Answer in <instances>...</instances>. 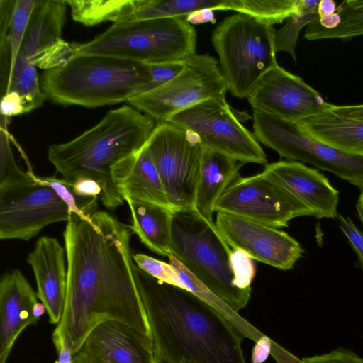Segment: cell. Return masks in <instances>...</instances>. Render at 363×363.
Here are the masks:
<instances>
[{
    "label": "cell",
    "mask_w": 363,
    "mask_h": 363,
    "mask_svg": "<svg viewBox=\"0 0 363 363\" xmlns=\"http://www.w3.org/2000/svg\"><path fill=\"white\" fill-rule=\"evenodd\" d=\"M133 233L104 211L89 218L71 213L63 233L67 290L63 313L52 333L74 355L101 323L117 320L150 337V330L134 277Z\"/></svg>",
    "instance_id": "6da1fadb"
},
{
    "label": "cell",
    "mask_w": 363,
    "mask_h": 363,
    "mask_svg": "<svg viewBox=\"0 0 363 363\" xmlns=\"http://www.w3.org/2000/svg\"><path fill=\"white\" fill-rule=\"evenodd\" d=\"M133 270L158 359L164 363H247L243 335L220 313L135 263Z\"/></svg>",
    "instance_id": "7a4b0ae2"
},
{
    "label": "cell",
    "mask_w": 363,
    "mask_h": 363,
    "mask_svg": "<svg viewBox=\"0 0 363 363\" xmlns=\"http://www.w3.org/2000/svg\"><path fill=\"white\" fill-rule=\"evenodd\" d=\"M157 125L150 116L124 105L106 113L94 127L77 138L50 145L48 159L65 179L82 177L96 180L103 205L115 210L123 203L112 177L113 167L145 145Z\"/></svg>",
    "instance_id": "3957f363"
},
{
    "label": "cell",
    "mask_w": 363,
    "mask_h": 363,
    "mask_svg": "<svg viewBox=\"0 0 363 363\" xmlns=\"http://www.w3.org/2000/svg\"><path fill=\"white\" fill-rule=\"evenodd\" d=\"M150 80L147 65L98 55L74 56L40 78L47 99L63 105L96 108L128 101Z\"/></svg>",
    "instance_id": "277c9868"
},
{
    "label": "cell",
    "mask_w": 363,
    "mask_h": 363,
    "mask_svg": "<svg viewBox=\"0 0 363 363\" xmlns=\"http://www.w3.org/2000/svg\"><path fill=\"white\" fill-rule=\"evenodd\" d=\"M171 250L173 256L230 308L238 313L246 307L252 289L235 285L233 250L213 221L196 209L174 211Z\"/></svg>",
    "instance_id": "5b68a950"
},
{
    "label": "cell",
    "mask_w": 363,
    "mask_h": 363,
    "mask_svg": "<svg viewBox=\"0 0 363 363\" xmlns=\"http://www.w3.org/2000/svg\"><path fill=\"white\" fill-rule=\"evenodd\" d=\"M74 56L98 55L151 65L185 62L196 54V31L185 17L114 23L84 43Z\"/></svg>",
    "instance_id": "8992f818"
},
{
    "label": "cell",
    "mask_w": 363,
    "mask_h": 363,
    "mask_svg": "<svg viewBox=\"0 0 363 363\" xmlns=\"http://www.w3.org/2000/svg\"><path fill=\"white\" fill-rule=\"evenodd\" d=\"M274 27L244 13L223 20L214 29L211 43L228 91L247 98L259 79L278 65L273 41Z\"/></svg>",
    "instance_id": "52a82bcc"
},
{
    "label": "cell",
    "mask_w": 363,
    "mask_h": 363,
    "mask_svg": "<svg viewBox=\"0 0 363 363\" xmlns=\"http://www.w3.org/2000/svg\"><path fill=\"white\" fill-rule=\"evenodd\" d=\"M254 134L259 142L288 160L328 171L363 190V157L349 155L304 134L296 122L252 109Z\"/></svg>",
    "instance_id": "ba28073f"
},
{
    "label": "cell",
    "mask_w": 363,
    "mask_h": 363,
    "mask_svg": "<svg viewBox=\"0 0 363 363\" xmlns=\"http://www.w3.org/2000/svg\"><path fill=\"white\" fill-rule=\"evenodd\" d=\"M227 91L218 60L207 54L196 53L184 62L182 70L174 79L127 102L162 123L201 101L225 96Z\"/></svg>",
    "instance_id": "9c48e42d"
},
{
    "label": "cell",
    "mask_w": 363,
    "mask_h": 363,
    "mask_svg": "<svg viewBox=\"0 0 363 363\" xmlns=\"http://www.w3.org/2000/svg\"><path fill=\"white\" fill-rule=\"evenodd\" d=\"M174 210L195 209L203 145L194 132L157 123L146 143Z\"/></svg>",
    "instance_id": "30bf717a"
},
{
    "label": "cell",
    "mask_w": 363,
    "mask_h": 363,
    "mask_svg": "<svg viewBox=\"0 0 363 363\" xmlns=\"http://www.w3.org/2000/svg\"><path fill=\"white\" fill-rule=\"evenodd\" d=\"M167 123L195 133L205 148L245 164L267 163L254 133L240 123L225 96L201 101L176 113Z\"/></svg>",
    "instance_id": "8fae6325"
},
{
    "label": "cell",
    "mask_w": 363,
    "mask_h": 363,
    "mask_svg": "<svg viewBox=\"0 0 363 363\" xmlns=\"http://www.w3.org/2000/svg\"><path fill=\"white\" fill-rule=\"evenodd\" d=\"M214 212L233 214L274 228L287 227L311 211L270 174L239 177L215 204Z\"/></svg>",
    "instance_id": "7c38bea8"
},
{
    "label": "cell",
    "mask_w": 363,
    "mask_h": 363,
    "mask_svg": "<svg viewBox=\"0 0 363 363\" xmlns=\"http://www.w3.org/2000/svg\"><path fill=\"white\" fill-rule=\"evenodd\" d=\"M71 211L50 186L35 179L0 188V238L28 241L45 226L67 222Z\"/></svg>",
    "instance_id": "4fadbf2b"
},
{
    "label": "cell",
    "mask_w": 363,
    "mask_h": 363,
    "mask_svg": "<svg viewBox=\"0 0 363 363\" xmlns=\"http://www.w3.org/2000/svg\"><path fill=\"white\" fill-rule=\"evenodd\" d=\"M215 225L233 250L279 269H291L304 252L286 232L233 214L217 212Z\"/></svg>",
    "instance_id": "5bb4252c"
},
{
    "label": "cell",
    "mask_w": 363,
    "mask_h": 363,
    "mask_svg": "<svg viewBox=\"0 0 363 363\" xmlns=\"http://www.w3.org/2000/svg\"><path fill=\"white\" fill-rule=\"evenodd\" d=\"M247 99L252 109L293 122L320 113L328 104L302 78L279 65L259 79Z\"/></svg>",
    "instance_id": "9a60e30c"
},
{
    "label": "cell",
    "mask_w": 363,
    "mask_h": 363,
    "mask_svg": "<svg viewBox=\"0 0 363 363\" xmlns=\"http://www.w3.org/2000/svg\"><path fill=\"white\" fill-rule=\"evenodd\" d=\"M19 269L4 273L0 281V363H6L21 333L35 325L45 308Z\"/></svg>",
    "instance_id": "2e32d148"
},
{
    "label": "cell",
    "mask_w": 363,
    "mask_h": 363,
    "mask_svg": "<svg viewBox=\"0 0 363 363\" xmlns=\"http://www.w3.org/2000/svg\"><path fill=\"white\" fill-rule=\"evenodd\" d=\"M278 179L318 218H336L339 191L318 169L297 161L280 160L263 170Z\"/></svg>",
    "instance_id": "e0dca14e"
},
{
    "label": "cell",
    "mask_w": 363,
    "mask_h": 363,
    "mask_svg": "<svg viewBox=\"0 0 363 363\" xmlns=\"http://www.w3.org/2000/svg\"><path fill=\"white\" fill-rule=\"evenodd\" d=\"M66 250L52 237L43 236L28 255L34 273L37 295L52 324L58 325L64 311L67 290Z\"/></svg>",
    "instance_id": "ac0fdd59"
},
{
    "label": "cell",
    "mask_w": 363,
    "mask_h": 363,
    "mask_svg": "<svg viewBox=\"0 0 363 363\" xmlns=\"http://www.w3.org/2000/svg\"><path fill=\"white\" fill-rule=\"evenodd\" d=\"M79 350L106 363H155L152 340L117 320L100 323L89 333Z\"/></svg>",
    "instance_id": "d6986e66"
},
{
    "label": "cell",
    "mask_w": 363,
    "mask_h": 363,
    "mask_svg": "<svg viewBox=\"0 0 363 363\" xmlns=\"http://www.w3.org/2000/svg\"><path fill=\"white\" fill-rule=\"evenodd\" d=\"M112 177L124 200L130 198L174 211L146 144L118 162Z\"/></svg>",
    "instance_id": "ffe728a7"
},
{
    "label": "cell",
    "mask_w": 363,
    "mask_h": 363,
    "mask_svg": "<svg viewBox=\"0 0 363 363\" xmlns=\"http://www.w3.org/2000/svg\"><path fill=\"white\" fill-rule=\"evenodd\" d=\"M67 2L36 0L21 48L8 79L35 55L62 39ZM7 79V81H8Z\"/></svg>",
    "instance_id": "44dd1931"
},
{
    "label": "cell",
    "mask_w": 363,
    "mask_h": 363,
    "mask_svg": "<svg viewBox=\"0 0 363 363\" xmlns=\"http://www.w3.org/2000/svg\"><path fill=\"white\" fill-rule=\"evenodd\" d=\"M245 163L203 147L195 209L210 221L214 206L225 190L239 175Z\"/></svg>",
    "instance_id": "7402d4cb"
},
{
    "label": "cell",
    "mask_w": 363,
    "mask_h": 363,
    "mask_svg": "<svg viewBox=\"0 0 363 363\" xmlns=\"http://www.w3.org/2000/svg\"><path fill=\"white\" fill-rule=\"evenodd\" d=\"M296 123L310 138L342 152L363 157V121L327 109Z\"/></svg>",
    "instance_id": "603a6c76"
},
{
    "label": "cell",
    "mask_w": 363,
    "mask_h": 363,
    "mask_svg": "<svg viewBox=\"0 0 363 363\" xmlns=\"http://www.w3.org/2000/svg\"><path fill=\"white\" fill-rule=\"evenodd\" d=\"M130 210L132 230L155 253L169 257L173 211L130 198L125 200Z\"/></svg>",
    "instance_id": "cb8c5ba5"
},
{
    "label": "cell",
    "mask_w": 363,
    "mask_h": 363,
    "mask_svg": "<svg viewBox=\"0 0 363 363\" xmlns=\"http://www.w3.org/2000/svg\"><path fill=\"white\" fill-rule=\"evenodd\" d=\"M231 0H143L133 13L120 22L162 18H181L200 9L230 10Z\"/></svg>",
    "instance_id": "d4e9b609"
},
{
    "label": "cell",
    "mask_w": 363,
    "mask_h": 363,
    "mask_svg": "<svg viewBox=\"0 0 363 363\" xmlns=\"http://www.w3.org/2000/svg\"><path fill=\"white\" fill-rule=\"evenodd\" d=\"M73 20L85 26L108 21L118 23L133 13L143 0H73L66 1Z\"/></svg>",
    "instance_id": "484cf974"
},
{
    "label": "cell",
    "mask_w": 363,
    "mask_h": 363,
    "mask_svg": "<svg viewBox=\"0 0 363 363\" xmlns=\"http://www.w3.org/2000/svg\"><path fill=\"white\" fill-rule=\"evenodd\" d=\"M169 260V264L174 266L178 272L184 288L192 292L220 313L239 330L244 337L257 342L264 335L259 330L242 318L238 313L230 308L225 302L212 293L174 256H170Z\"/></svg>",
    "instance_id": "4316f807"
},
{
    "label": "cell",
    "mask_w": 363,
    "mask_h": 363,
    "mask_svg": "<svg viewBox=\"0 0 363 363\" xmlns=\"http://www.w3.org/2000/svg\"><path fill=\"white\" fill-rule=\"evenodd\" d=\"M341 22L333 29L323 28L318 19L307 26L304 37L308 40L341 39L347 40L363 35V0H345L337 8Z\"/></svg>",
    "instance_id": "83f0119b"
},
{
    "label": "cell",
    "mask_w": 363,
    "mask_h": 363,
    "mask_svg": "<svg viewBox=\"0 0 363 363\" xmlns=\"http://www.w3.org/2000/svg\"><path fill=\"white\" fill-rule=\"evenodd\" d=\"M35 4L36 0H15L7 38L0 44V58L11 61L9 75L16 63Z\"/></svg>",
    "instance_id": "f1b7e54d"
},
{
    "label": "cell",
    "mask_w": 363,
    "mask_h": 363,
    "mask_svg": "<svg viewBox=\"0 0 363 363\" xmlns=\"http://www.w3.org/2000/svg\"><path fill=\"white\" fill-rule=\"evenodd\" d=\"M232 10L273 26L298 13V0H233Z\"/></svg>",
    "instance_id": "f546056e"
},
{
    "label": "cell",
    "mask_w": 363,
    "mask_h": 363,
    "mask_svg": "<svg viewBox=\"0 0 363 363\" xmlns=\"http://www.w3.org/2000/svg\"><path fill=\"white\" fill-rule=\"evenodd\" d=\"M9 91L19 94L27 113L40 106L47 99L40 87L37 68L31 63L25 64L11 77L1 96Z\"/></svg>",
    "instance_id": "4dcf8cb0"
},
{
    "label": "cell",
    "mask_w": 363,
    "mask_h": 363,
    "mask_svg": "<svg viewBox=\"0 0 363 363\" xmlns=\"http://www.w3.org/2000/svg\"><path fill=\"white\" fill-rule=\"evenodd\" d=\"M9 118L1 116L0 128V188L23 184L34 181L33 172H24L16 164L10 145Z\"/></svg>",
    "instance_id": "1f68e13d"
},
{
    "label": "cell",
    "mask_w": 363,
    "mask_h": 363,
    "mask_svg": "<svg viewBox=\"0 0 363 363\" xmlns=\"http://www.w3.org/2000/svg\"><path fill=\"white\" fill-rule=\"evenodd\" d=\"M318 7L293 13L280 29H274L273 41L276 52H286L296 62L295 49L301 30L318 20Z\"/></svg>",
    "instance_id": "d6a6232c"
},
{
    "label": "cell",
    "mask_w": 363,
    "mask_h": 363,
    "mask_svg": "<svg viewBox=\"0 0 363 363\" xmlns=\"http://www.w3.org/2000/svg\"><path fill=\"white\" fill-rule=\"evenodd\" d=\"M35 179L51 186L59 196L67 203L71 213L84 218H89L97 211L99 197H83L76 194L70 182L57 178L56 176L37 177Z\"/></svg>",
    "instance_id": "836d02e7"
},
{
    "label": "cell",
    "mask_w": 363,
    "mask_h": 363,
    "mask_svg": "<svg viewBox=\"0 0 363 363\" xmlns=\"http://www.w3.org/2000/svg\"><path fill=\"white\" fill-rule=\"evenodd\" d=\"M133 259L140 269L152 277L164 283L184 289L178 272L171 264L142 253L133 255Z\"/></svg>",
    "instance_id": "e575fe53"
},
{
    "label": "cell",
    "mask_w": 363,
    "mask_h": 363,
    "mask_svg": "<svg viewBox=\"0 0 363 363\" xmlns=\"http://www.w3.org/2000/svg\"><path fill=\"white\" fill-rule=\"evenodd\" d=\"M74 57V50L72 45L61 39L33 57L28 62L34 65L36 67L49 70L64 66Z\"/></svg>",
    "instance_id": "d590c367"
},
{
    "label": "cell",
    "mask_w": 363,
    "mask_h": 363,
    "mask_svg": "<svg viewBox=\"0 0 363 363\" xmlns=\"http://www.w3.org/2000/svg\"><path fill=\"white\" fill-rule=\"evenodd\" d=\"M253 259L245 252L233 250L231 265L235 276V285L242 289H251L255 274Z\"/></svg>",
    "instance_id": "8d00e7d4"
},
{
    "label": "cell",
    "mask_w": 363,
    "mask_h": 363,
    "mask_svg": "<svg viewBox=\"0 0 363 363\" xmlns=\"http://www.w3.org/2000/svg\"><path fill=\"white\" fill-rule=\"evenodd\" d=\"M184 65V62L147 65L150 75V80L140 89L138 94L167 83L181 72Z\"/></svg>",
    "instance_id": "74e56055"
},
{
    "label": "cell",
    "mask_w": 363,
    "mask_h": 363,
    "mask_svg": "<svg viewBox=\"0 0 363 363\" xmlns=\"http://www.w3.org/2000/svg\"><path fill=\"white\" fill-rule=\"evenodd\" d=\"M336 218L339 221L341 230L357 255L363 271V232L356 226L350 217L338 213Z\"/></svg>",
    "instance_id": "f35d334b"
},
{
    "label": "cell",
    "mask_w": 363,
    "mask_h": 363,
    "mask_svg": "<svg viewBox=\"0 0 363 363\" xmlns=\"http://www.w3.org/2000/svg\"><path fill=\"white\" fill-rule=\"evenodd\" d=\"M301 363H363V359L349 350L337 348L329 353L304 357Z\"/></svg>",
    "instance_id": "ab89813d"
},
{
    "label": "cell",
    "mask_w": 363,
    "mask_h": 363,
    "mask_svg": "<svg viewBox=\"0 0 363 363\" xmlns=\"http://www.w3.org/2000/svg\"><path fill=\"white\" fill-rule=\"evenodd\" d=\"M1 116L9 118L27 113L22 98L15 91H9L1 96Z\"/></svg>",
    "instance_id": "60d3db41"
},
{
    "label": "cell",
    "mask_w": 363,
    "mask_h": 363,
    "mask_svg": "<svg viewBox=\"0 0 363 363\" xmlns=\"http://www.w3.org/2000/svg\"><path fill=\"white\" fill-rule=\"evenodd\" d=\"M77 194L83 197H100L101 188L99 184L90 177H82L70 182Z\"/></svg>",
    "instance_id": "b9f144b4"
},
{
    "label": "cell",
    "mask_w": 363,
    "mask_h": 363,
    "mask_svg": "<svg viewBox=\"0 0 363 363\" xmlns=\"http://www.w3.org/2000/svg\"><path fill=\"white\" fill-rule=\"evenodd\" d=\"M274 342L265 335L255 342L252 350V363H263L271 353Z\"/></svg>",
    "instance_id": "7bdbcfd3"
},
{
    "label": "cell",
    "mask_w": 363,
    "mask_h": 363,
    "mask_svg": "<svg viewBox=\"0 0 363 363\" xmlns=\"http://www.w3.org/2000/svg\"><path fill=\"white\" fill-rule=\"evenodd\" d=\"M328 110L340 116L363 121V104L337 106L328 103Z\"/></svg>",
    "instance_id": "ee69618b"
},
{
    "label": "cell",
    "mask_w": 363,
    "mask_h": 363,
    "mask_svg": "<svg viewBox=\"0 0 363 363\" xmlns=\"http://www.w3.org/2000/svg\"><path fill=\"white\" fill-rule=\"evenodd\" d=\"M186 20L191 24H202L206 23H215L214 11L211 9H203L195 11L186 16Z\"/></svg>",
    "instance_id": "f6af8a7d"
},
{
    "label": "cell",
    "mask_w": 363,
    "mask_h": 363,
    "mask_svg": "<svg viewBox=\"0 0 363 363\" xmlns=\"http://www.w3.org/2000/svg\"><path fill=\"white\" fill-rule=\"evenodd\" d=\"M58 354L57 363H74V354L68 345L62 338H52Z\"/></svg>",
    "instance_id": "bcb514c9"
},
{
    "label": "cell",
    "mask_w": 363,
    "mask_h": 363,
    "mask_svg": "<svg viewBox=\"0 0 363 363\" xmlns=\"http://www.w3.org/2000/svg\"><path fill=\"white\" fill-rule=\"evenodd\" d=\"M336 2L333 0H320L318 6V13L320 17L328 16L337 12Z\"/></svg>",
    "instance_id": "7dc6e473"
},
{
    "label": "cell",
    "mask_w": 363,
    "mask_h": 363,
    "mask_svg": "<svg viewBox=\"0 0 363 363\" xmlns=\"http://www.w3.org/2000/svg\"><path fill=\"white\" fill-rule=\"evenodd\" d=\"M320 25L325 29H333L337 27L340 22L341 18L337 12L333 14L324 16L318 18Z\"/></svg>",
    "instance_id": "c3c4849f"
},
{
    "label": "cell",
    "mask_w": 363,
    "mask_h": 363,
    "mask_svg": "<svg viewBox=\"0 0 363 363\" xmlns=\"http://www.w3.org/2000/svg\"><path fill=\"white\" fill-rule=\"evenodd\" d=\"M74 363H106L96 356L84 350H79L74 355Z\"/></svg>",
    "instance_id": "681fc988"
},
{
    "label": "cell",
    "mask_w": 363,
    "mask_h": 363,
    "mask_svg": "<svg viewBox=\"0 0 363 363\" xmlns=\"http://www.w3.org/2000/svg\"><path fill=\"white\" fill-rule=\"evenodd\" d=\"M357 214L363 225V190L361 191L355 204Z\"/></svg>",
    "instance_id": "f907efd6"
},
{
    "label": "cell",
    "mask_w": 363,
    "mask_h": 363,
    "mask_svg": "<svg viewBox=\"0 0 363 363\" xmlns=\"http://www.w3.org/2000/svg\"><path fill=\"white\" fill-rule=\"evenodd\" d=\"M155 363H164V362L156 357V362H155Z\"/></svg>",
    "instance_id": "816d5d0a"
}]
</instances>
